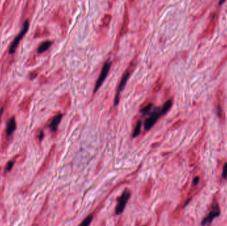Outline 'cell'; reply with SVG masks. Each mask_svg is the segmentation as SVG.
I'll return each mask as SVG.
<instances>
[{
    "instance_id": "24",
    "label": "cell",
    "mask_w": 227,
    "mask_h": 226,
    "mask_svg": "<svg viewBox=\"0 0 227 226\" xmlns=\"http://www.w3.org/2000/svg\"><path fill=\"white\" fill-rule=\"evenodd\" d=\"M3 112H4V108H1V110H0V121H1V115Z\"/></svg>"
},
{
    "instance_id": "2",
    "label": "cell",
    "mask_w": 227,
    "mask_h": 226,
    "mask_svg": "<svg viewBox=\"0 0 227 226\" xmlns=\"http://www.w3.org/2000/svg\"><path fill=\"white\" fill-rule=\"evenodd\" d=\"M129 13H128V6H127V4H126L125 5V11H124V18H123V22L121 26V29H120V31L119 32V34L118 35L117 39L116 41V43L114 44V51L115 52H116L118 51V47H119V42L121 39V38L126 35V33H127L128 30V25H129Z\"/></svg>"
},
{
    "instance_id": "19",
    "label": "cell",
    "mask_w": 227,
    "mask_h": 226,
    "mask_svg": "<svg viewBox=\"0 0 227 226\" xmlns=\"http://www.w3.org/2000/svg\"><path fill=\"white\" fill-rule=\"evenodd\" d=\"M93 218V216L92 215H90L88 217H86V218L83 220V222L81 223L79 226H89L91 224V223Z\"/></svg>"
},
{
    "instance_id": "15",
    "label": "cell",
    "mask_w": 227,
    "mask_h": 226,
    "mask_svg": "<svg viewBox=\"0 0 227 226\" xmlns=\"http://www.w3.org/2000/svg\"><path fill=\"white\" fill-rule=\"evenodd\" d=\"M112 15L110 14H106L102 19V25L103 27H108L110 23Z\"/></svg>"
},
{
    "instance_id": "1",
    "label": "cell",
    "mask_w": 227,
    "mask_h": 226,
    "mask_svg": "<svg viewBox=\"0 0 227 226\" xmlns=\"http://www.w3.org/2000/svg\"><path fill=\"white\" fill-rule=\"evenodd\" d=\"M137 65V60L136 58H134L131 61L130 65L128 66V68H126V71L124 72V74L122 77V79L120 80V82L118 85V88L117 89V92L116 94V96L114 98V105H117L119 104L120 100V94L121 92L124 90L126 84L128 82V80L129 78L131 76V75L132 74L134 71L135 70V68Z\"/></svg>"
},
{
    "instance_id": "7",
    "label": "cell",
    "mask_w": 227,
    "mask_h": 226,
    "mask_svg": "<svg viewBox=\"0 0 227 226\" xmlns=\"http://www.w3.org/2000/svg\"><path fill=\"white\" fill-rule=\"evenodd\" d=\"M130 197V192L128 189H126L123 192L122 196L120 197L118 202L117 203L116 208V213L117 215L121 214L124 211L128 201Z\"/></svg>"
},
{
    "instance_id": "16",
    "label": "cell",
    "mask_w": 227,
    "mask_h": 226,
    "mask_svg": "<svg viewBox=\"0 0 227 226\" xmlns=\"http://www.w3.org/2000/svg\"><path fill=\"white\" fill-rule=\"evenodd\" d=\"M141 127H142V121H138V122H137L135 128H134V130L133 132V135H132L133 137H138L139 135L140 132H141Z\"/></svg>"
},
{
    "instance_id": "21",
    "label": "cell",
    "mask_w": 227,
    "mask_h": 226,
    "mask_svg": "<svg viewBox=\"0 0 227 226\" xmlns=\"http://www.w3.org/2000/svg\"><path fill=\"white\" fill-rule=\"evenodd\" d=\"M13 164H14V162L13 161L9 162V163L7 164V165L6 166V171H9L10 170L12 169Z\"/></svg>"
},
{
    "instance_id": "6",
    "label": "cell",
    "mask_w": 227,
    "mask_h": 226,
    "mask_svg": "<svg viewBox=\"0 0 227 226\" xmlns=\"http://www.w3.org/2000/svg\"><path fill=\"white\" fill-rule=\"evenodd\" d=\"M223 100L222 91L218 90V92H217V94H216L215 107L218 118H219L221 121H224V119H225V113H224L223 111Z\"/></svg>"
},
{
    "instance_id": "9",
    "label": "cell",
    "mask_w": 227,
    "mask_h": 226,
    "mask_svg": "<svg viewBox=\"0 0 227 226\" xmlns=\"http://www.w3.org/2000/svg\"><path fill=\"white\" fill-rule=\"evenodd\" d=\"M220 214V210L219 208H218V206L217 204H215L212 206V210L209 214L208 216H207L205 218L203 219V222H202V225L203 226L206 225L207 224H211L212 222V220H213L214 218H215L216 217H218Z\"/></svg>"
},
{
    "instance_id": "4",
    "label": "cell",
    "mask_w": 227,
    "mask_h": 226,
    "mask_svg": "<svg viewBox=\"0 0 227 226\" xmlns=\"http://www.w3.org/2000/svg\"><path fill=\"white\" fill-rule=\"evenodd\" d=\"M111 65H112V62L110 60H108L104 63V65L102 68V70H101L100 76L96 81V84H95L93 94H95L97 92V91L99 90V88L101 87V86H102L103 82H104V80H106V77H107V76H108V72H109V71H110V69L111 68Z\"/></svg>"
},
{
    "instance_id": "13",
    "label": "cell",
    "mask_w": 227,
    "mask_h": 226,
    "mask_svg": "<svg viewBox=\"0 0 227 226\" xmlns=\"http://www.w3.org/2000/svg\"><path fill=\"white\" fill-rule=\"evenodd\" d=\"M172 105H173V102L172 100H167V101L165 103L163 106H162V108H161V112L162 116L165 115V114L169 111L170 109L172 107Z\"/></svg>"
},
{
    "instance_id": "5",
    "label": "cell",
    "mask_w": 227,
    "mask_h": 226,
    "mask_svg": "<svg viewBox=\"0 0 227 226\" xmlns=\"http://www.w3.org/2000/svg\"><path fill=\"white\" fill-rule=\"evenodd\" d=\"M161 112L160 108H157L151 113L149 118L145 119L144 123V129L146 131H149L152 128L155 123L158 121V119L161 118Z\"/></svg>"
},
{
    "instance_id": "11",
    "label": "cell",
    "mask_w": 227,
    "mask_h": 226,
    "mask_svg": "<svg viewBox=\"0 0 227 226\" xmlns=\"http://www.w3.org/2000/svg\"><path fill=\"white\" fill-rule=\"evenodd\" d=\"M63 118V114L61 113H58L57 115H56L53 119H52L51 122L50 124V129H51L52 132H55L57 130L58 125H59L61 119Z\"/></svg>"
},
{
    "instance_id": "18",
    "label": "cell",
    "mask_w": 227,
    "mask_h": 226,
    "mask_svg": "<svg viewBox=\"0 0 227 226\" xmlns=\"http://www.w3.org/2000/svg\"><path fill=\"white\" fill-rule=\"evenodd\" d=\"M162 85H163V82L161 80V79H158V80L155 83V85L154 86V87L153 88V92L154 93H157L160 90L161 88L162 87Z\"/></svg>"
},
{
    "instance_id": "14",
    "label": "cell",
    "mask_w": 227,
    "mask_h": 226,
    "mask_svg": "<svg viewBox=\"0 0 227 226\" xmlns=\"http://www.w3.org/2000/svg\"><path fill=\"white\" fill-rule=\"evenodd\" d=\"M52 44V42L51 41H45L44 43H42L40 46L39 47L38 49V52L39 53H43V52L46 51L47 49H48L49 47L51 46Z\"/></svg>"
},
{
    "instance_id": "12",
    "label": "cell",
    "mask_w": 227,
    "mask_h": 226,
    "mask_svg": "<svg viewBox=\"0 0 227 226\" xmlns=\"http://www.w3.org/2000/svg\"><path fill=\"white\" fill-rule=\"evenodd\" d=\"M16 128V123L15 118H12L11 119L9 122H8L6 129V133L7 135H11L13 133L14 131L15 130Z\"/></svg>"
},
{
    "instance_id": "8",
    "label": "cell",
    "mask_w": 227,
    "mask_h": 226,
    "mask_svg": "<svg viewBox=\"0 0 227 226\" xmlns=\"http://www.w3.org/2000/svg\"><path fill=\"white\" fill-rule=\"evenodd\" d=\"M28 29H29V22H28V21L27 20V21H25V22L24 23L23 29H22L21 33H19L18 36H17L15 39H14V41H13L12 45L10 46L9 53L13 54V52H15L17 47L18 46V44L19 43V41H21V39L22 38H23V36L26 34Z\"/></svg>"
},
{
    "instance_id": "20",
    "label": "cell",
    "mask_w": 227,
    "mask_h": 226,
    "mask_svg": "<svg viewBox=\"0 0 227 226\" xmlns=\"http://www.w3.org/2000/svg\"><path fill=\"white\" fill-rule=\"evenodd\" d=\"M222 176L224 178H226L227 177V163H226L223 167Z\"/></svg>"
},
{
    "instance_id": "10",
    "label": "cell",
    "mask_w": 227,
    "mask_h": 226,
    "mask_svg": "<svg viewBox=\"0 0 227 226\" xmlns=\"http://www.w3.org/2000/svg\"><path fill=\"white\" fill-rule=\"evenodd\" d=\"M60 105L64 110H69L71 105V97L69 94H64L61 97Z\"/></svg>"
},
{
    "instance_id": "17",
    "label": "cell",
    "mask_w": 227,
    "mask_h": 226,
    "mask_svg": "<svg viewBox=\"0 0 227 226\" xmlns=\"http://www.w3.org/2000/svg\"><path fill=\"white\" fill-rule=\"evenodd\" d=\"M153 106V104L152 103H148V104H147L145 105H144V106L142 107V108L140 109L139 111L142 113L144 114H147L150 112V111L151 110V108H152Z\"/></svg>"
},
{
    "instance_id": "22",
    "label": "cell",
    "mask_w": 227,
    "mask_h": 226,
    "mask_svg": "<svg viewBox=\"0 0 227 226\" xmlns=\"http://www.w3.org/2000/svg\"><path fill=\"white\" fill-rule=\"evenodd\" d=\"M199 179L198 177L195 178V179L193 180V184H194V185H197V184L199 182Z\"/></svg>"
},
{
    "instance_id": "23",
    "label": "cell",
    "mask_w": 227,
    "mask_h": 226,
    "mask_svg": "<svg viewBox=\"0 0 227 226\" xmlns=\"http://www.w3.org/2000/svg\"><path fill=\"white\" fill-rule=\"evenodd\" d=\"M43 136H44L43 132H41L40 136H39V139H40V140H42V139H43Z\"/></svg>"
},
{
    "instance_id": "3",
    "label": "cell",
    "mask_w": 227,
    "mask_h": 226,
    "mask_svg": "<svg viewBox=\"0 0 227 226\" xmlns=\"http://www.w3.org/2000/svg\"><path fill=\"white\" fill-rule=\"evenodd\" d=\"M218 18V11H215L211 13L209 17V21L206 29L204 30L202 37L203 38H207L211 37L214 33L215 27L217 26V23Z\"/></svg>"
}]
</instances>
